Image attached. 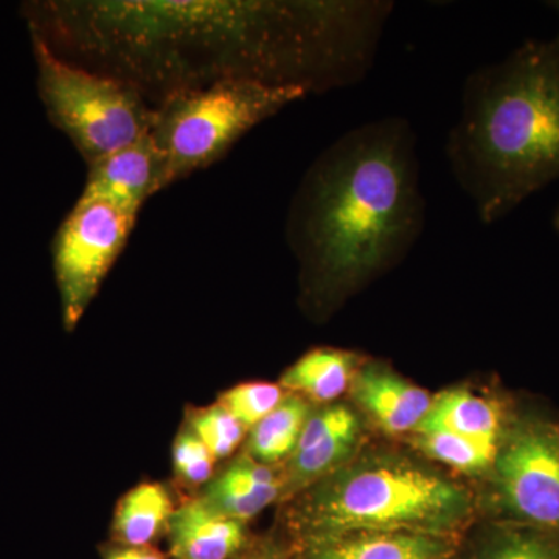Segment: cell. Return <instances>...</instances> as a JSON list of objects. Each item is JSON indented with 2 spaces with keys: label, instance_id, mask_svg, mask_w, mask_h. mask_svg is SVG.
I'll list each match as a JSON object with an SVG mask.
<instances>
[{
  "label": "cell",
  "instance_id": "1",
  "mask_svg": "<svg viewBox=\"0 0 559 559\" xmlns=\"http://www.w3.org/2000/svg\"><path fill=\"white\" fill-rule=\"evenodd\" d=\"M389 0H39L31 35L116 76L156 108L180 92L255 81L326 94L366 79Z\"/></svg>",
  "mask_w": 559,
  "mask_h": 559
},
{
  "label": "cell",
  "instance_id": "2",
  "mask_svg": "<svg viewBox=\"0 0 559 559\" xmlns=\"http://www.w3.org/2000/svg\"><path fill=\"white\" fill-rule=\"evenodd\" d=\"M425 223L409 120L367 121L334 140L305 171L285 223L310 310L330 314L400 264Z\"/></svg>",
  "mask_w": 559,
  "mask_h": 559
},
{
  "label": "cell",
  "instance_id": "3",
  "mask_svg": "<svg viewBox=\"0 0 559 559\" xmlns=\"http://www.w3.org/2000/svg\"><path fill=\"white\" fill-rule=\"evenodd\" d=\"M447 159L484 224L559 180V32L471 72Z\"/></svg>",
  "mask_w": 559,
  "mask_h": 559
},
{
  "label": "cell",
  "instance_id": "4",
  "mask_svg": "<svg viewBox=\"0 0 559 559\" xmlns=\"http://www.w3.org/2000/svg\"><path fill=\"white\" fill-rule=\"evenodd\" d=\"M474 514L465 485L400 452L356 455L299 495L288 511L300 547L353 533L459 538Z\"/></svg>",
  "mask_w": 559,
  "mask_h": 559
},
{
  "label": "cell",
  "instance_id": "5",
  "mask_svg": "<svg viewBox=\"0 0 559 559\" xmlns=\"http://www.w3.org/2000/svg\"><path fill=\"white\" fill-rule=\"evenodd\" d=\"M305 97L294 87L221 81L162 102L150 132L159 151L162 191L212 167L250 130Z\"/></svg>",
  "mask_w": 559,
  "mask_h": 559
},
{
  "label": "cell",
  "instance_id": "6",
  "mask_svg": "<svg viewBox=\"0 0 559 559\" xmlns=\"http://www.w3.org/2000/svg\"><path fill=\"white\" fill-rule=\"evenodd\" d=\"M47 119L87 167L150 134L156 108L131 84L66 60L32 36Z\"/></svg>",
  "mask_w": 559,
  "mask_h": 559
},
{
  "label": "cell",
  "instance_id": "7",
  "mask_svg": "<svg viewBox=\"0 0 559 559\" xmlns=\"http://www.w3.org/2000/svg\"><path fill=\"white\" fill-rule=\"evenodd\" d=\"M488 479L496 521L559 536L558 421L518 411Z\"/></svg>",
  "mask_w": 559,
  "mask_h": 559
},
{
  "label": "cell",
  "instance_id": "8",
  "mask_svg": "<svg viewBox=\"0 0 559 559\" xmlns=\"http://www.w3.org/2000/svg\"><path fill=\"white\" fill-rule=\"evenodd\" d=\"M135 224L138 218L114 205L84 198L62 219L51 241V259L66 330H75L83 319Z\"/></svg>",
  "mask_w": 559,
  "mask_h": 559
},
{
  "label": "cell",
  "instance_id": "9",
  "mask_svg": "<svg viewBox=\"0 0 559 559\" xmlns=\"http://www.w3.org/2000/svg\"><path fill=\"white\" fill-rule=\"evenodd\" d=\"M360 439L362 428L359 417L345 404H330L312 411L296 450L286 460L283 498H294L356 457Z\"/></svg>",
  "mask_w": 559,
  "mask_h": 559
},
{
  "label": "cell",
  "instance_id": "10",
  "mask_svg": "<svg viewBox=\"0 0 559 559\" xmlns=\"http://www.w3.org/2000/svg\"><path fill=\"white\" fill-rule=\"evenodd\" d=\"M162 191V162L151 134L87 167L80 198L106 202L139 218L140 210Z\"/></svg>",
  "mask_w": 559,
  "mask_h": 559
},
{
  "label": "cell",
  "instance_id": "11",
  "mask_svg": "<svg viewBox=\"0 0 559 559\" xmlns=\"http://www.w3.org/2000/svg\"><path fill=\"white\" fill-rule=\"evenodd\" d=\"M349 390L360 409L390 436L415 432L432 404L426 390L373 360H364Z\"/></svg>",
  "mask_w": 559,
  "mask_h": 559
},
{
  "label": "cell",
  "instance_id": "12",
  "mask_svg": "<svg viewBox=\"0 0 559 559\" xmlns=\"http://www.w3.org/2000/svg\"><path fill=\"white\" fill-rule=\"evenodd\" d=\"M516 414V407L500 396L451 389L432 399L418 429L448 430L466 439L502 444Z\"/></svg>",
  "mask_w": 559,
  "mask_h": 559
},
{
  "label": "cell",
  "instance_id": "13",
  "mask_svg": "<svg viewBox=\"0 0 559 559\" xmlns=\"http://www.w3.org/2000/svg\"><path fill=\"white\" fill-rule=\"evenodd\" d=\"M168 533L176 559H235L248 540L246 522L219 514L201 498L176 509Z\"/></svg>",
  "mask_w": 559,
  "mask_h": 559
},
{
  "label": "cell",
  "instance_id": "14",
  "mask_svg": "<svg viewBox=\"0 0 559 559\" xmlns=\"http://www.w3.org/2000/svg\"><path fill=\"white\" fill-rule=\"evenodd\" d=\"M459 543L423 533H353L301 547V559H459Z\"/></svg>",
  "mask_w": 559,
  "mask_h": 559
},
{
  "label": "cell",
  "instance_id": "15",
  "mask_svg": "<svg viewBox=\"0 0 559 559\" xmlns=\"http://www.w3.org/2000/svg\"><path fill=\"white\" fill-rule=\"evenodd\" d=\"M283 474L242 454L212 477L200 498L219 514L246 522L283 498Z\"/></svg>",
  "mask_w": 559,
  "mask_h": 559
},
{
  "label": "cell",
  "instance_id": "16",
  "mask_svg": "<svg viewBox=\"0 0 559 559\" xmlns=\"http://www.w3.org/2000/svg\"><path fill=\"white\" fill-rule=\"evenodd\" d=\"M364 359L348 349L320 347L305 353L283 373L282 388L316 403H333L355 380Z\"/></svg>",
  "mask_w": 559,
  "mask_h": 559
},
{
  "label": "cell",
  "instance_id": "17",
  "mask_svg": "<svg viewBox=\"0 0 559 559\" xmlns=\"http://www.w3.org/2000/svg\"><path fill=\"white\" fill-rule=\"evenodd\" d=\"M175 502L160 484H142L120 500L114 516V536L123 546L146 547L168 530Z\"/></svg>",
  "mask_w": 559,
  "mask_h": 559
},
{
  "label": "cell",
  "instance_id": "18",
  "mask_svg": "<svg viewBox=\"0 0 559 559\" xmlns=\"http://www.w3.org/2000/svg\"><path fill=\"white\" fill-rule=\"evenodd\" d=\"M311 412L310 403L304 396L286 395L277 409L250 429L248 455L270 466L288 460Z\"/></svg>",
  "mask_w": 559,
  "mask_h": 559
},
{
  "label": "cell",
  "instance_id": "19",
  "mask_svg": "<svg viewBox=\"0 0 559 559\" xmlns=\"http://www.w3.org/2000/svg\"><path fill=\"white\" fill-rule=\"evenodd\" d=\"M466 559H559V536L527 525L495 521L481 532Z\"/></svg>",
  "mask_w": 559,
  "mask_h": 559
},
{
  "label": "cell",
  "instance_id": "20",
  "mask_svg": "<svg viewBox=\"0 0 559 559\" xmlns=\"http://www.w3.org/2000/svg\"><path fill=\"white\" fill-rule=\"evenodd\" d=\"M415 436L417 447L430 459L460 473L476 476H489L500 450V444L466 439L448 430L418 429Z\"/></svg>",
  "mask_w": 559,
  "mask_h": 559
},
{
  "label": "cell",
  "instance_id": "21",
  "mask_svg": "<svg viewBox=\"0 0 559 559\" xmlns=\"http://www.w3.org/2000/svg\"><path fill=\"white\" fill-rule=\"evenodd\" d=\"M189 428L205 444L215 460L234 454L245 437V426L221 404L191 412Z\"/></svg>",
  "mask_w": 559,
  "mask_h": 559
},
{
  "label": "cell",
  "instance_id": "22",
  "mask_svg": "<svg viewBox=\"0 0 559 559\" xmlns=\"http://www.w3.org/2000/svg\"><path fill=\"white\" fill-rule=\"evenodd\" d=\"M285 396L282 385L271 382H246L224 392L218 404L229 412L231 417L237 418L245 429H252L272 411L277 409Z\"/></svg>",
  "mask_w": 559,
  "mask_h": 559
},
{
  "label": "cell",
  "instance_id": "23",
  "mask_svg": "<svg viewBox=\"0 0 559 559\" xmlns=\"http://www.w3.org/2000/svg\"><path fill=\"white\" fill-rule=\"evenodd\" d=\"M215 457L190 428L179 433L173 447V468L186 487L198 488L212 480Z\"/></svg>",
  "mask_w": 559,
  "mask_h": 559
},
{
  "label": "cell",
  "instance_id": "24",
  "mask_svg": "<svg viewBox=\"0 0 559 559\" xmlns=\"http://www.w3.org/2000/svg\"><path fill=\"white\" fill-rule=\"evenodd\" d=\"M106 559H165L159 551L146 547L123 546L120 549L110 550Z\"/></svg>",
  "mask_w": 559,
  "mask_h": 559
},
{
  "label": "cell",
  "instance_id": "25",
  "mask_svg": "<svg viewBox=\"0 0 559 559\" xmlns=\"http://www.w3.org/2000/svg\"><path fill=\"white\" fill-rule=\"evenodd\" d=\"M235 559H288L282 551L274 549V547H266V549L255 550L249 555H242Z\"/></svg>",
  "mask_w": 559,
  "mask_h": 559
},
{
  "label": "cell",
  "instance_id": "26",
  "mask_svg": "<svg viewBox=\"0 0 559 559\" xmlns=\"http://www.w3.org/2000/svg\"><path fill=\"white\" fill-rule=\"evenodd\" d=\"M554 227H555V230H557V234L559 235V207H558L557 212H555Z\"/></svg>",
  "mask_w": 559,
  "mask_h": 559
},
{
  "label": "cell",
  "instance_id": "27",
  "mask_svg": "<svg viewBox=\"0 0 559 559\" xmlns=\"http://www.w3.org/2000/svg\"><path fill=\"white\" fill-rule=\"evenodd\" d=\"M550 7H551V9L557 10V11H558V13H559V2H551V3H550Z\"/></svg>",
  "mask_w": 559,
  "mask_h": 559
},
{
  "label": "cell",
  "instance_id": "28",
  "mask_svg": "<svg viewBox=\"0 0 559 559\" xmlns=\"http://www.w3.org/2000/svg\"><path fill=\"white\" fill-rule=\"evenodd\" d=\"M558 429H559V421H558Z\"/></svg>",
  "mask_w": 559,
  "mask_h": 559
}]
</instances>
